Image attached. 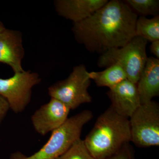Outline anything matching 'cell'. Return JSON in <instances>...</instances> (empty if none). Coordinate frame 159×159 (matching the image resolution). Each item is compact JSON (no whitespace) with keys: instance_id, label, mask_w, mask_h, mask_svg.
Returning <instances> with one entry per match:
<instances>
[{"instance_id":"obj_1","label":"cell","mask_w":159,"mask_h":159,"mask_svg":"<svg viewBox=\"0 0 159 159\" xmlns=\"http://www.w3.org/2000/svg\"><path fill=\"white\" fill-rule=\"evenodd\" d=\"M138 18L124 1L111 0L90 17L73 23L72 31L77 42L101 54L123 47L135 36Z\"/></svg>"},{"instance_id":"obj_2","label":"cell","mask_w":159,"mask_h":159,"mask_svg":"<svg viewBox=\"0 0 159 159\" xmlns=\"http://www.w3.org/2000/svg\"><path fill=\"white\" fill-rule=\"evenodd\" d=\"M84 141L95 159L107 158L130 142L129 119L119 115L110 106L98 117Z\"/></svg>"},{"instance_id":"obj_3","label":"cell","mask_w":159,"mask_h":159,"mask_svg":"<svg viewBox=\"0 0 159 159\" xmlns=\"http://www.w3.org/2000/svg\"><path fill=\"white\" fill-rule=\"evenodd\" d=\"M93 117L92 111L84 110L68 118L52 132L48 142L35 153L27 156L20 151L15 152L9 159H57L80 139L83 128Z\"/></svg>"},{"instance_id":"obj_4","label":"cell","mask_w":159,"mask_h":159,"mask_svg":"<svg viewBox=\"0 0 159 159\" xmlns=\"http://www.w3.org/2000/svg\"><path fill=\"white\" fill-rule=\"evenodd\" d=\"M147 43L145 39L135 36L123 47L100 54L97 65L99 67L107 68L118 64L125 71L127 79L137 84L148 59Z\"/></svg>"},{"instance_id":"obj_5","label":"cell","mask_w":159,"mask_h":159,"mask_svg":"<svg viewBox=\"0 0 159 159\" xmlns=\"http://www.w3.org/2000/svg\"><path fill=\"white\" fill-rule=\"evenodd\" d=\"M91 80L85 66H75L66 78L49 87V96L62 102L70 109H76L81 104L92 102L88 92Z\"/></svg>"},{"instance_id":"obj_6","label":"cell","mask_w":159,"mask_h":159,"mask_svg":"<svg viewBox=\"0 0 159 159\" xmlns=\"http://www.w3.org/2000/svg\"><path fill=\"white\" fill-rule=\"evenodd\" d=\"M131 141L139 147L159 145V106L151 101L142 104L129 118Z\"/></svg>"},{"instance_id":"obj_7","label":"cell","mask_w":159,"mask_h":159,"mask_svg":"<svg viewBox=\"0 0 159 159\" xmlns=\"http://www.w3.org/2000/svg\"><path fill=\"white\" fill-rule=\"evenodd\" d=\"M41 81L39 74L30 70L15 73L7 79L0 78V96L13 112L20 113L31 102L32 89Z\"/></svg>"},{"instance_id":"obj_8","label":"cell","mask_w":159,"mask_h":159,"mask_svg":"<svg viewBox=\"0 0 159 159\" xmlns=\"http://www.w3.org/2000/svg\"><path fill=\"white\" fill-rule=\"evenodd\" d=\"M70 110L62 102L51 98L34 112L31 117V123L37 133L45 136L62 125Z\"/></svg>"},{"instance_id":"obj_9","label":"cell","mask_w":159,"mask_h":159,"mask_svg":"<svg viewBox=\"0 0 159 159\" xmlns=\"http://www.w3.org/2000/svg\"><path fill=\"white\" fill-rule=\"evenodd\" d=\"M107 95L114 110L129 119L141 105L137 84L127 79L109 89Z\"/></svg>"},{"instance_id":"obj_10","label":"cell","mask_w":159,"mask_h":159,"mask_svg":"<svg viewBox=\"0 0 159 159\" xmlns=\"http://www.w3.org/2000/svg\"><path fill=\"white\" fill-rule=\"evenodd\" d=\"M24 55L21 32L6 29L0 34V63L9 66L14 74L23 72L21 62Z\"/></svg>"},{"instance_id":"obj_11","label":"cell","mask_w":159,"mask_h":159,"mask_svg":"<svg viewBox=\"0 0 159 159\" xmlns=\"http://www.w3.org/2000/svg\"><path fill=\"white\" fill-rule=\"evenodd\" d=\"M108 2V0H56L57 14L73 23L88 18Z\"/></svg>"},{"instance_id":"obj_12","label":"cell","mask_w":159,"mask_h":159,"mask_svg":"<svg viewBox=\"0 0 159 159\" xmlns=\"http://www.w3.org/2000/svg\"><path fill=\"white\" fill-rule=\"evenodd\" d=\"M141 104L150 102L159 95V59L148 57L137 84Z\"/></svg>"},{"instance_id":"obj_13","label":"cell","mask_w":159,"mask_h":159,"mask_svg":"<svg viewBox=\"0 0 159 159\" xmlns=\"http://www.w3.org/2000/svg\"><path fill=\"white\" fill-rule=\"evenodd\" d=\"M90 78L94 80L97 86L111 89L127 79L125 71L119 65L114 64L98 72H89Z\"/></svg>"},{"instance_id":"obj_14","label":"cell","mask_w":159,"mask_h":159,"mask_svg":"<svg viewBox=\"0 0 159 159\" xmlns=\"http://www.w3.org/2000/svg\"><path fill=\"white\" fill-rule=\"evenodd\" d=\"M135 36H139L147 41L159 40V16L149 19L145 16L138 18L136 23Z\"/></svg>"},{"instance_id":"obj_15","label":"cell","mask_w":159,"mask_h":159,"mask_svg":"<svg viewBox=\"0 0 159 159\" xmlns=\"http://www.w3.org/2000/svg\"><path fill=\"white\" fill-rule=\"evenodd\" d=\"M124 2L134 12L142 15V16H159L158 0H125Z\"/></svg>"},{"instance_id":"obj_16","label":"cell","mask_w":159,"mask_h":159,"mask_svg":"<svg viewBox=\"0 0 159 159\" xmlns=\"http://www.w3.org/2000/svg\"><path fill=\"white\" fill-rule=\"evenodd\" d=\"M57 159H95L87 148L84 141L78 139Z\"/></svg>"},{"instance_id":"obj_17","label":"cell","mask_w":159,"mask_h":159,"mask_svg":"<svg viewBox=\"0 0 159 159\" xmlns=\"http://www.w3.org/2000/svg\"><path fill=\"white\" fill-rule=\"evenodd\" d=\"M105 159H135L134 151L129 143H126L116 153Z\"/></svg>"},{"instance_id":"obj_18","label":"cell","mask_w":159,"mask_h":159,"mask_svg":"<svg viewBox=\"0 0 159 159\" xmlns=\"http://www.w3.org/2000/svg\"><path fill=\"white\" fill-rule=\"evenodd\" d=\"M9 110L8 102L3 97L0 96V127Z\"/></svg>"},{"instance_id":"obj_19","label":"cell","mask_w":159,"mask_h":159,"mask_svg":"<svg viewBox=\"0 0 159 159\" xmlns=\"http://www.w3.org/2000/svg\"><path fill=\"white\" fill-rule=\"evenodd\" d=\"M151 52L159 59V40L151 42L150 47Z\"/></svg>"},{"instance_id":"obj_20","label":"cell","mask_w":159,"mask_h":159,"mask_svg":"<svg viewBox=\"0 0 159 159\" xmlns=\"http://www.w3.org/2000/svg\"><path fill=\"white\" fill-rule=\"evenodd\" d=\"M6 28L4 25H3L2 23L0 21V34L3 32L5 30H6Z\"/></svg>"}]
</instances>
